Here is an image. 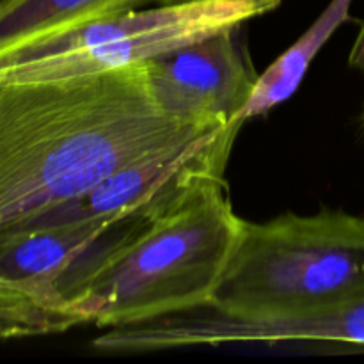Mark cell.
<instances>
[{
  "instance_id": "obj_1",
  "label": "cell",
  "mask_w": 364,
  "mask_h": 364,
  "mask_svg": "<svg viewBox=\"0 0 364 364\" xmlns=\"http://www.w3.org/2000/svg\"><path fill=\"white\" fill-rule=\"evenodd\" d=\"M226 123L160 109L148 64L64 78H0V240L114 171Z\"/></svg>"
},
{
  "instance_id": "obj_2",
  "label": "cell",
  "mask_w": 364,
  "mask_h": 364,
  "mask_svg": "<svg viewBox=\"0 0 364 364\" xmlns=\"http://www.w3.org/2000/svg\"><path fill=\"white\" fill-rule=\"evenodd\" d=\"M224 178L203 181L153 217L71 304L77 326H137L206 309L240 240Z\"/></svg>"
},
{
  "instance_id": "obj_3",
  "label": "cell",
  "mask_w": 364,
  "mask_h": 364,
  "mask_svg": "<svg viewBox=\"0 0 364 364\" xmlns=\"http://www.w3.org/2000/svg\"><path fill=\"white\" fill-rule=\"evenodd\" d=\"M364 297V217L343 210L244 220L210 308L240 320L304 316Z\"/></svg>"
},
{
  "instance_id": "obj_4",
  "label": "cell",
  "mask_w": 364,
  "mask_h": 364,
  "mask_svg": "<svg viewBox=\"0 0 364 364\" xmlns=\"http://www.w3.org/2000/svg\"><path fill=\"white\" fill-rule=\"evenodd\" d=\"M283 0H187L91 21L0 55V78H64L134 66L265 16Z\"/></svg>"
},
{
  "instance_id": "obj_5",
  "label": "cell",
  "mask_w": 364,
  "mask_h": 364,
  "mask_svg": "<svg viewBox=\"0 0 364 364\" xmlns=\"http://www.w3.org/2000/svg\"><path fill=\"white\" fill-rule=\"evenodd\" d=\"M242 123H226L192 141L135 160L89 191L39 215L23 233L130 213H160L212 178H226ZM21 235V233H20Z\"/></svg>"
},
{
  "instance_id": "obj_6",
  "label": "cell",
  "mask_w": 364,
  "mask_h": 364,
  "mask_svg": "<svg viewBox=\"0 0 364 364\" xmlns=\"http://www.w3.org/2000/svg\"><path fill=\"white\" fill-rule=\"evenodd\" d=\"M146 64L160 109L196 123H242L240 114L259 77L249 53L244 25L220 31Z\"/></svg>"
},
{
  "instance_id": "obj_7",
  "label": "cell",
  "mask_w": 364,
  "mask_h": 364,
  "mask_svg": "<svg viewBox=\"0 0 364 364\" xmlns=\"http://www.w3.org/2000/svg\"><path fill=\"white\" fill-rule=\"evenodd\" d=\"M187 0H2L0 55L91 21Z\"/></svg>"
},
{
  "instance_id": "obj_8",
  "label": "cell",
  "mask_w": 364,
  "mask_h": 364,
  "mask_svg": "<svg viewBox=\"0 0 364 364\" xmlns=\"http://www.w3.org/2000/svg\"><path fill=\"white\" fill-rule=\"evenodd\" d=\"M352 2L354 0H333L311 27L259 75L240 114L242 123L270 112L297 92L320 50L345 21L350 20Z\"/></svg>"
},
{
  "instance_id": "obj_9",
  "label": "cell",
  "mask_w": 364,
  "mask_h": 364,
  "mask_svg": "<svg viewBox=\"0 0 364 364\" xmlns=\"http://www.w3.org/2000/svg\"><path fill=\"white\" fill-rule=\"evenodd\" d=\"M348 64H350V68L364 75V21L359 27L354 45H352L350 53H348Z\"/></svg>"
},
{
  "instance_id": "obj_10",
  "label": "cell",
  "mask_w": 364,
  "mask_h": 364,
  "mask_svg": "<svg viewBox=\"0 0 364 364\" xmlns=\"http://www.w3.org/2000/svg\"><path fill=\"white\" fill-rule=\"evenodd\" d=\"M0 2H2V0H0Z\"/></svg>"
}]
</instances>
